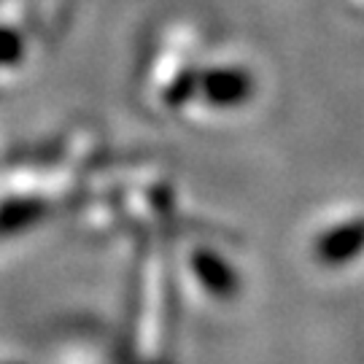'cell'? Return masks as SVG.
Instances as JSON below:
<instances>
[{"label":"cell","mask_w":364,"mask_h":364,"mask_svg":"<svg viewBox=\"0 0 364 364\" xmlns=\"http://www.w3.org/2000/svg\"><path fill=\"white\" fill-rule=\"evenodd\" d=\"M251 81L237 70H219L208 78V92L216 103H240L246 100Z\"/></svg>","instance_id":"obj_2"},{"label":"cell","mask_w":364,"mask_h":364,"mask_svg":"<svg viewBox=\"0 0 364 364\" xmlns=\"http://www.w3.org/2000/svg\"><path fill=\"white\" fill-rule=\"evenodd\" d=\"M364 251V219H348L326 230L318 240H316V257L324 264H346V262L356 259Z\"/></svg>","instance_id":"obj_1"}]
</instances>
